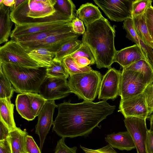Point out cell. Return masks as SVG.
I'll return each mask as SVG.
<instances>
[{
  "instance_id": "obj_1",
  "label": "cell",
  "mask_w": 153,
  "mask_h": 153,
  "mask_svg": "<svg viewBox=\"0 0 153 153\" xmlns=\"http://www.w3.org/2000/svg\"><path fill=\"white\" fill-rule=\"evenodd\" d=\"M58 113L53 121V130L61 137L87 136L99 123L112 114L115 106L103 100L98 102L84 100L57 105Z\"/></svg>"
},
{
  "instance_id": "obj_2",
  "label": "cell",
  "mask_w": 153,
  "mask_h": 153,
  "mask_svg": "<svg viewBox=\"0 0 153 153\" xmlns=\"http://www.w3.org/2000/svg\"><path fill=\"white\" fill-rule=\"evenodd\" d=\"M86 27L82 42L91 50L97 68H110L117 51L114 45V27H112L108 20L102 16Z\"/></svg>"
},
{
  "instance_id": "obj_3",
  "label": "cell",
  "mask_w": 153,
  "mask_h": 153,
  "mask_svg": "<svg viewBox=\"0 0 153 153\" xmlns=\"http://www.w3.org/2000/svg\"><path fill=\"white\" fill-rule=\"evenodd\" d=\"M0 70L11 83L15 91L20 94L38 93L40 87L47 76L46 67H24L0 62Z\"/></svg>"
},
{
  "instance_id": "obj_4",
  "label": "cell",
  "mask_w": 153,
  "mask_h": 153,
  "mask_svg": "<svg viewBox=\"0 0 153 153\" xmlns=\"http://www.w3.org/2000/svg\"><path fill=\"white\" fill-rule=\"evenodd\" d=\"M56 0H25L10 11L11 19L16 25L42 22L56 11Z\"/></svg>"
},
{
  "instance_id": "obj_5",
  "label": "cell",
  "mask_w": 153,
  "mask_h": 153,
  "mask_svg": "<svg viewBox=\"0 0 153 153\" xmlns=\"http://www.w3.org/2000/svg\"><path fill=\"white\" fill-rule=\"evenodd\" d=\"M102 79L99 71H89L70 75L68 83L72 93L84 100L92 101L98 95Z\"/></svg>"
},
{
  "instance_id": "obj_6",
  "label": "cell",
  "mask_w": 153,
  "mask_h": 153,
  "mask_svg": "<svg viewBox=\"0 0 153 153\" xmlns=\"http://www.w3.org/2000/svg\"><path fill=\"white\" fill-rule=\"evenodd\" d=\"M0 62L31 68L42 67L31 59L17 42L12 39L0 47Z\"/></svg>"
},
{
  "instance_id": "obj_7",
  "label": "cell",
  "mask_w": 153,
  "mask_h": 153,
  "mask_svg": "<svg viewBox=\"0 0 153 153\" xmlns=\"http://www.w3.org/2000/svg\"><path fill=\"white\" fill-rule=\"evenodd\" d=\"M72 21L59 11L56 10L53 15L42 22L20 25H15L10 37L16 40L22 37L48 29L57 27Z\"/></svg>"
},
{
  "instance_id": "obj_8",
  "label": "cell",
  "mask_w": 153,
  "mask_h": 153,
  "mask_svg": "<svg viewBox=\"0 0 153 153\" xmlns=\"http://www.w3.org/2000/svg\"><path fill=\"white\" fill-rule=\"evenodd\" d=\"M147 85L146 80L142 74L123 68L120 85L119 96L121 100L128 99L141 94Z\"/></svg>"
},
{
  "instance_id": "obj_9",
  "label": "cell",
  "mask_w": 153,
  "mask_h": 153,
  "mask_svg": "<svg viewBox=\"0 0 153 153\" xmlns=\"http://www.w3.org/2000/svg\"><path fill=\"white\" fill-rule=\"evenodd\" d=\"M132 0H97L94 1L111 20L121 22L132 18Z\"/></svg>"
},
{
  "instance_id": "obj_10",
  "label": "cell",
  "mask_w": 153,
  "mask_h": 153,
  "mask_svg": "<svg viewBox=\"0 0 153 153\" xmlns=\"http://www.w3.org/2000/svg\"><path fill=\"white\" fill-rule=\"evenodd\" d=\"M72 93L67 79L46 76L42 83L39 94L47 101L65 97Z\"/></svg>"
},
{
  "instance_id": "obj_11",
  "label": "cell",
  "mask_w": 153,
  "mask_h": 153,
  "mask_svg": "<svg viewBox=\"0 0 153 153\" xmlns=\"http://www.w3.org/2000/svg\"><path fill=\"white\" fill-rule=\"evenodd\" d=\"M144 118L133 117L125 118L124 120L127 131L134 143L137 153H147L146 142L147 132Z\"/></svg>"
},
{
  "instance_id": "obj_12",
  "label": "cell",
  "mask_w": 153,
  "mask_h": 153,
  "mask_svg": "<svg viewBox=\"0 0 153 153\" xmlns=\"http://www.w3.org/2000/svg\"><path fill=\"white\" fill-rule=\"evenodd\" d=\"M121 72L114 68L109 69L103 76L100 86L98 99L114 100L119 95Z\"/></svg>"
},
{
  "instance_id": "obj_13",
  "label": "cell",
  "mask_w": 153,
  "mask_h": 153,
  "mask_svg": "<svg viewBox=\"0 0 153 153\" xmlns=\"http://www.w3.org/2000/svg\"><path fill=\"white\" fill-rule=\"evenodd\" d=\"M118 111L125 118L133 117L146 119L150 115L143 92L128 99L121 100Z\"/></svg>"
},
{
  "instance_id": "obj_14",
  "label": "cell",
  "mask_w": 153,
  "mask_h": 153,
  "mask_svg": "<svg viewBox=\"0 0 153 153\" xmlns=\"http://www.w3.org/2000/svg\"><path fill=\"white\" fill-rule=\"evenodd\" d=\"M80 35L73 31L63 33L49 36L40 41L20 45L25 50L42 48L56 53L63 44L70 40L78 39Z\"/></svg>"
},
{
  "instance_id": "obj_15",
  "label": "cell",
  "mask_w": 153,
  "mask_h": 153,
  "mask_svg": "<svg viewBox=\"0 0 153 153\" xmlns=\"http://www.w3.org/2000/svg\"><path fill=\"white\" fill-rule=\"evenodd\" d=\"M57 107L54 101H47L38 116L35 133L39 138V148L41 151L46 136L53 125V114Z\"/></svg>"
},
{
  "instance_id": "obj_16",
  "label": "cell",
  "mask_w": 153,
  "mask_h": 153,
  "mask_svg": "<svg viewBox=\"0 0 153 153\" xmlns=\"http://www.w3.org/2000/svg\"><path fill=\"white\" fill-rule=\"evenodd\" d=\"M72 31H73L71 21L57 27L22 37L15 41L20 45L30 43L42 41L52 35Z\"/></svg>"
},
{
  "instance_id": "obj_17",
  "label": "cell",
  "mask_w": 153,
  "mask_h": 153,
  "mask_svg": "<svg viewBox=\"0 0 153 153\" xmlns=\"http://www.w3.org/2000/svg\"><path fill=\"white\" fill-rule=\"evenodd\" d=\"M141 59L146 60L140 48L135 44L117 51L113 61L118 63L123 68Z\"/></svg>"
},
{
  "instance_id": "obj_18",
  "label": "cell",
  "mask_w": 153,
  "mask_h": 153,
  "mask_svg": "<svg viewBox=\"0 0 153 153\" xmlns=\"http://www.w3.org/2000/svg\"><path fill=\"white\" fill-rule=\"evenodd\" d=\"M123 27L126 32V38L139 46L146 61L153 68V50L145 44L137 35L134 27L132 18L125 20Z\"/></svg>"
},
{
  "instance_id": "obj_19",
  "label": "cell",
  "mask_w": 153,
  "mask_h": 153,
  "mask_svg": "<svg viewBox=\"0 0 153 153\" xmlns=\"http://www.w3.org/2000/svg\"><path fill=\"white\" fill-rule=\"evenodd\" d=\"M105 140L113 148L121 151H130L136 149L133 139L127 131L108 134Z\"/></svg>"
},
{
  "instance_id": "obj_20",
  "label": "cell",
  "mask_w": 153,
  "mask_h": 153,
  "mask_svg": "<svg viewBox=\"0 0 153 153\" xmlns=\"http://www.w3.org/2000/svg\"><path fill=\"white\" fill-rule=\"evenodd\" d=\"M76 14L85 26L103 16L98 7L89 3L82 4L76 10Z\"/></svg>"
},
{
  "instance_id": "obj_21",
  "label": "cell",
  "mask_w": 153,
  "mask_h": 153,
  "mask_svg": "<svg viewBox=\"0 0 153 153\" xmlns=\"http://www.w3.org/2000/svg\"><path fill=\"white\" fill-rule=\"evenodd\" d=\"M10 7L0 5V44L8 41L10 36L13 22L10 17Z\"/></svg>"
},
{
  "instance_id": "obj_22",
  "label": "cell",
  "mask_w": 153,
  "mask_h": 153,
  "mask_svg": "<svg viewBox=\"0 0 153 153\" xmlns=\"http://www.w3.org/2000/svg\"><path fill=\"white\" fill-rule=\"evenodd\" d=\"M10 98L0 99V120L6 125L10 131L17 128L13 117L14 105L11 103Z\"/></svg>"
},
{
  "instance_id": "obj_23",
  "label": "cell",
  "mask_w": 153,
  "mask_h": 153,
  "mask_svg": "<svg viewBox=\"0 0 153 153\" xmlns=\"http://www.w3.org/2000/svg\"><path fill=\"white\" fill-rule=\"evenodd\" d=\"M28 133L17 128L10 131L7 137L9 143L12 153H25V141Z\"/></svg>"
},
{
  "instance_id": "obj_24",
  "label": "cell",
  "mask_w": 153,
  "mask_h": 153,
  "mask_svg": "<svg viewBox=\"0 0 153 153\" xmlns=\"http://www.w3.org/2000/svg\"><path fill=\"white\" fill-rule=\"evenodd\" d=\"M29 56L42 67H48L52 63L56 53L42 48L26 50Z\"/></svg>"
},
{
  "instance_id": "obj_25",
  "label": "cell",
  "mask_w": 153,
  "mask_h": 153,
  "mask_svg": "<svg viewBox=\"0 0 153 153\" xmlns=\"http://www.w3.org/2000/svg\"><path fill=\"white\" fill-rule=\"evenodd\" d=\"M145 13L132 18L133 26L135 31L140 39L145 44L153 50V43L146 23Z\"/></svg>"
},
{
  "instance_id": "obj_26",
  "label": "cell",
  "mask_w": 153,
  "mask_h": 153,
  "mask_svg": "<svg viewBox=\"0 0 153 153\" xmlns=\"http://www.w3.org/2000/svg\"><path fill=\"white\" fill-rule=\"evenodd\" d=\"M15 102L16 110L22 117L28 121L35 119L32 113L30 100L27 94H18Z\"/></svg>"
},
{
  "instance_id": "obj_27",
  "label": "cell",
  "mask_w": 153,
  "mask_h": 153,
  "mask_svg": "<svg viewBox=\"0 0 153 153\" xmlns=\"http://www.w3.org/2000/svg\"><path fill=\"white\" fill-rule=\"evenodd\" d=\"M123 68L136 71L142 74L146 80L147 85L153 82V69L144 59L139 60Z\"/></svg>"
},
{
  "instance_id": "obj_28",
  "label": "cell",
  "mask_w": 153,
  "mask_h": 153,
  "mask_svg": "<svg viewBox=\"0 0 153 153\" xmlns=\"http://www.w3.org/2000/svg\"><path fill=\"white\" fill-rule=\"evenodd\" d=\"M82 41L75 39L70 40L63 44L56 53L53 60L62 62L67 56L71 55L80 47Z\"/></svg>"
},
{
  "instance_id": "obj_29",
  "label": "cell",
  "mask_w": 153,
  "mask_h": 153,
  "mask_svg": "<svg viewBox=\"0 0 153 153\" xmlns=\"http://www.w3.org/2000/svg\"><path fill=\"white\" fill-rule=\"evenodd\" d=\"M54 8L72 21L76 17V6L71 0H56Z\"/></svg>"
},
{
  "instance_id": "obj_30",
  "label": "cell",
  "mask_w": 153,
  "mask_h": 153,
  "mask_svg": "<svg viewBox=\"0 0 153 153\" xmlns=\"http://www.w3.org/2000/svg\"><path fill=\"white\" fill-rule=\"evenodd\" d=\"M47 76L67 79L69 73L62 62L53 60L51 65L46 68Z\"/></svg>"
},
{
  "instance_id": "obj_31",
  "label": "cell",
  "mask_w": 153,
  "mask_h": 153,
  "mask_svg": "<svg viewBox=\"0 0 153 153\" xmlns=\"http://www.w3.org/2000/svg\"><path fill=\"white\" fill-rule=\"evenodd\" d=\"M7 76L0 70V99L11 98L15 90Z\"/></svg>"
},
{
  "instance_id": "obj_32",
  "label": "cell",
  "mask_w": 153,
  "mask_h": 153,
  "mask_svg": "<svg viewBox=\"0 0 153 153\" xmlns=\"http://www.w3.org/2000/svg\"><path fill=\"white\" fill-rule=\"evenodd\" d=\"M62 62L68 71L69 75L88 72L93 70L89 66L85 67L80 66L70 55L64 58Z\"/></svg>"
},
{
  "instance_id": "obj_33",
  "label": "cell",
  "mask_w": 153,
  "mask_h": 153,
  "mask_svg": "<svg viewBox=\"0 0 153 153\" xmlns=\"http://www.w3.org/2000/svg\"><path fill=\"white\" fill-rule=\"evenodd\" d=\"M29 98L32 113L35 117L38 116L47 101L38 93H27Z\"/></svg>"
},
{
  "instance_id": "obj_34",
  "label": "cell",
  "mask_w": 153,
  "mask_h": 153,
  "mask_svg": "<svg viewBox=\"0 0 153 153\" xmlns=\"http://www.w3.org/2000/svg\"><path fill=\"white\" fill-rule=\"evenodd\" d=\"M152 0H134L132 3V18L144 14L147 8L152 5Z\"/></svg>"
},
{
  "instance_id": "obj_35",
  "label": "cell",
  "mask_w": 153,
  "mask_h": 153,
  "mask_svg": "<svg viewBox=\"0 0 153 153\" xmlns=\"http://www.w3.org/2000/svg\"><path fill=\"white\" fill-rule=\"evenodd\" d=\"M70 56L74 59L79 57H85L91 61L92 65L96 63L95 57L91 50L85 43L82 42L79 49Z\"/></svg>"
},
{
  "instance_id": "obj_36",
  "label": "cell",
  "mask_w": 153,
  "mask_h": 153,
  "mask_svg": "<svg viewBox=\"0 0 153 153\" xmlns=\"http://www.w3.org/2000/svg\"><path fill=\"white\" fill-rule=\"evenodd\" d=\"M65 138L62 137L57 142L54 153H76L77 147L70 148L65 143Z\"/></svg>"
},
{
  "instance_id": "obj_37",
  "label": "cell",
  "mask_w": 153,
  "mask_h": 153,
  "mask_svg": "<svg viewBox=\"0 0 153 153\" xmlns=\"http://www.w3.org/2000/svg\"><path fill=\"white\" fill-rule=\"evenodd\" d=\"M143 93L149 115L153 112V86L147 85Z\"/></svg>"
},
{
  "instance_id": "obj_38",
  "label": "cell",
  "mask_w": 153,
  "mask_h": 153,
  "mask_svg": "<svg viewBox=\"0 0 153 153\" xmlns=\"http://www.w3.org/2000/svg\"><path fill=\"white\" fill-rule=\"evenodd\" d=\"M25 151L27 153H41L33 137L28 134L25 139Z\"/></svg>"
},
{
  "instance_id": "obj_39",
  "label": "cell",
  "mask_w": 153,
  "mask_h": 153,
  "mask_svg": "<svg viewBox=\"0 0 153 153\" xmlns=\"http://www.w3.org/2000/svg\"><path fill=\"white\" fill-rule=\"evenodd\" d=\"M145 15L148 30L153 43V7L152 5L147 8Z\"/></svg>"
},
{
  "instance_id": "obj_40",
  "label": "cell",
  "mask_w": 153,
  "mask_h": 153,
  "mask_svg": "<svg viewBox=\"0 0 153 153\" xmlns=\"http://www.w3.org/2000/svg\"><path fill=\"white\" fill-rule=\"evenodd\" d=\"M80 148L85 153H117L109 144L99 149H92L80 145Z\"/></svg>"
},
{
  "instance_id": "obj_41",
  "label": "cell",
  "mask_w": 153,
  "mask_h": 153,
  "mask_svg": "<svg viewBox=\"0 0 153 153\" xmlns=\"http://www.w3.org/2000/svg\"><path fill=\"white\" fill-rule=\"evenodd\" d=\"M73 31L78 34H83L85 29L82 21L76 17L71 21Z\"/></svg>"
},
{
  "instance_id": "obj_42",
  "label": "cell",
  "mask_w": 153,
  "mask_h": 153,
  "mask_svg": "<svg viewBox=\"0 0 153 153\" xmlns=\"http://www.w3.org/2000/svg\"><path fill=\"white\" fill-rule=\"evenodd\" d=\"M147 153H153V131L148 130L146 142Z\"/></svg>"
},
{
  "instance_id": "obj_43",
  "label": "cell",
  "mask_w": 153,
  "mask_h": 153,
  "mask_svg": "<svg viewBox=\"0 0 153 153\" xmlns=\"http://www.w3.org/2000/svg\"><path fill=\"white\" fill-rule=\"evenodd\" d=\"M10 132L6 125L0 120V141L6 139Z\"/></svg>"
},
{
  "instance_id": "obj_44",
  "label": "cell",
  "mask_w": 153,
  "mask_h": 153,
  "mask_svg": "<svg viewBox=\"0 0 153 153\" xmlns=\"http://www.w3.org/2000/svg\"><path fill=\"white\" fill-rule=\"evenodd\" d=\"M0 153H12L9 143L7 138L0 141Z\"/></svg>"
},
{
  "instance_id": "obj_45",
  "label": "cell",
  "mask_w": 153,
  "mask_h": 153,
  "mask_svg": "<svg viewBox=\"0 0 153 153\" xmlns=\"http://www.w3.org/2000/svg\"><path fill=\"white\" fill-rule=\"evenodd\" d=\"M74 60L76 63L81 67H85L88 66L89 65H92L91 61L85 57H79Z\"/></svg>"
},
{
  "instance_id": "obj_46",
  "label": "cell",
  "mask_w": 153,
  "mask_h": 153,
  "mask_svg": "<svg viewBox=\"0 0 153 153\" xmlns=\"http://www.w3.org/2000/svg\"><path fill=\"white\" fill-rule=\"evenodd\" d=\"M25 0H15V3L11 7H10V11L14 9L22 3Z\"/></svg>"
},
{
  "instance_id": "obj_47",
  "label": "cell",
  "mask_w": 153,
  "mask_h": 153,
  "mask_svg": "<svg viewBox=\"0 0 153 153\" xmlns=\"http://www.w3.org/2000/svg\"><path fill=\"white\" fill-rule=\"evenodd\" d=\"M15 3V0H4L3 4L5 6L10 7Z\"/></svg>"
},
{
  "instance_id": "obj_48",
  "label": "cell",
  "mask_w": 153,
  "mask_h": 153,
  "mask_svg": "<svg viewBox=\"0 0 153 153\" xmlns=\"http://www.w3.org/2000/svg\"><path fill=\"white\" fill-rule=\"evenodd\" d=\"M149 118L150 121V128L149 130L153 131V114L150 115Z\"/></svg>"
},
{
  "instance_id": "obj_49",
  "label": "cell",
  "mask_w": 153,
  "mask_h": 153,
  "mask_svg": "<svg viewBox=\"0 0 153 153\" xmlns=\"http://www.w3.org/2000/svg\"><path fill=\"white\" fill-rule=\"evenodd\" d=\"M4 0H0V5L3 4Z\"/></svg>"
},
{
  "instance_id": "obj_50",
  "label": "cell",
  "mask_w": 153,
  "mask_h": 153,
  "mask_svg": "<svg viewBox=\"0 0 153 153\" xmlns=\"http://www.w3.org/2000/svg\"><path fill=\"white\" fill-rule=\"evenodd\" d=\"M149 85L153 86V82L152 83Z\"/></svg>"
},
{
  "instance_id": "obj_51",
  "label": "cell",
  "mask_w": 153,
  "mask_h": 153,
  "mask_svg": "<svg viewBox=\"0 0 153 153\" xmlns=\"http://www.w3.org/2000/svg\"><path fill=\"white\" fill-rule=\"evenodd\" d=\"M25 153H26V152H25Z\"/></svg>"
}]
</instances>
